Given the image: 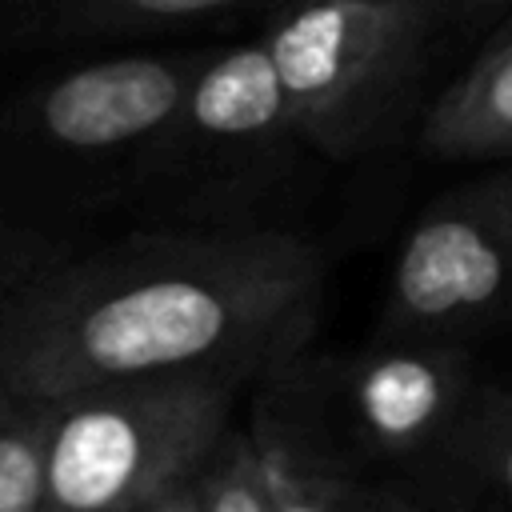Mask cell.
I'll list each match as a JSON object with an SVG mask.
<instances>
[{"label":"cell","instance_id":"12","mask_svg":"<svg viewBox=\"0 0 512 512\" xmlns=\"http://www.w3.org/2000/svg\"><path fill=\"white\" fill-rule=\"evenodd\" d=\"M196 492L200 512H276L248 428L220 440V448L196 476Z\"/></svg>","mask_w":512,"mask_h":512},{"label":"cell","instance_id":"1","mask_svg":"<svg viewBox=\"0 0 512 512\" xmlns=\"http://www.w3.org/2000/svg\"><path fill=\"white\" fill-rule=\"evenodd\" d=\"M320 308L324 256L296 232H140L0 300V380L32 404L164 376L264 384L308 348Z\"/></svg>","mask_w":512,"mask_h":512},{"label":"cell","instance_id":"3","mask_svg":"<svg viewBox=\"0 0 512 512\" xmlns=\"http://www.w3.org/2000/svg\"><path fill=\"white\" fill-rule=\"evenodd\" d=\"M436 36L424 0H272L260 28L300 144L332 160L400 132Z\"/></svg>","mask_w":512,"mask_h":512},{"label":"cell","instance_id":"10","mask_svg":"<svg viewBox=\"0 0 512 512\" xmlns=\"http://www.w3.org/2000/svg\"><path fill=\"white\" fill-rule=\"evenodd\" d=\"M272 0H64L60 24L68 32H152V28H184L232 20L252 8H268Z\"/></svg>","mask_w":512,"mask_h":512},{"label":"cell","instance_id":"11","mask_svg":"<svg viewBox=\"0 0 512 512\" xmlns=\"http://www.w3.org/2000/svg\"><path fill=\"white\" fill-rule=\"evenodd\" d=\"M44 508V404L0 380V512Z\"/></svg>","mask_w":512,"mask_h":512},{"label":"cell","instance_id":"2","mask_svg":"<svg viewBox=\"0 0 512 512\" xmlns=\"http://www.w3.org/2000/svg\"><path fill=\"white\" fill-rule=\"evenodd\" d=\"M488 388L456 340L376 336L328 356L304 348L260 384L256 412L340 472L428 512H468L484 492Z\"/></svg>","mask_w":512,"mask_h":512},{"label":"cell","instance_id":"14","mask_svg":"<svg viewBox=\"0 0 512 512\" xmlns=\"http://www.w3.org/2000/svg\"><path fill=\"white\" fill-rule=\"evenodd\" d=\"M436 28H460V32H476V28H492L496 20H504L512 12V0H424Z\"/></svg>","mask_w":512,"mask_h":512},{"label":"cell","instance_id":"8","mask_svg":"<svg viewBox=\"0 0 512 512\" xmlns=\"http://www.w3.org/2000/svg\"><path fill=\"white\" fill-rule=\"evenodd\" d=\"M420 148L448 164L512 160V12L424 108Z\"/></svg>","mask_w":512,"mask_h":512},{"label":"cell","instance_id":"6","mask_svg":"<svg viewBox=\"0 0 512 512\" xmlns=\"http://www.w3.org/2000/svg\"><path fill=\"white\" fill-rule=\"evenodd\" d=\"M292 148H300V136L268 48L256 36L204 52L172 128L148 156V168L240 188L276 176Z\"/></svg>","mask_w":512,"mask_h":512},{"label":"cell","instance_id":"7","mask_svg":"<svg viewBox=\"0 0 512 512\" xmlns=\"http://www.w3.org/2000/svg\"><path fill=\"white\" fill-rule=\"evenodd\" d=\"M204 52H136L80 64L28 100L40 140L72 156L132 152L148 164L172 128Z\"/></svg>","mask_w":512,"mask_h":512},{"label":"cell","instance_id":"16","mask_svg":"<svg viewBox=\"0 0 512 512\" xmlns=\"http://www.w3.org/2000/svg\"><path fill=\"white\" fill-rule=\"evenodd\" d=\"M0 300H4V296H0Z\"/></svg>","mask_w":512,"mask_h":512},{"label":"cell","instance_id":"15","mask_svg":"<svg viewBox=\"0 0 512 512\" xmlns=\"http://www.w3.org/2000/svg\"><path fill=\"white\" fill-rule=\"evenodd\" d=\"M144 512H200V492H196V480H192V484L172 488V492H168V496H160V500H152Z\"/></svg>","mask_w":512,"mask_h":512},{"label":"cell","instance_id":"4","mask_svg":"<svg viewBox=\"0 0 512 512\" xmlns=\"http://www.w3.org/2000/svg\"><path fill=\"white\" fill-rule=\"evenodd\" d=\"M240 388L228 376H164L44 404L40 512H144L192 484L232 432Z\"/></svg>","mask_w":512,"mask_h":512},{"label":"cell","instance_id":"5","mask_svg":"<svg viewBox=\"0 0 512 512\" xmlns=\"http://www.w3.org/2000/svg\"><path fill=\"white\" fill-rule=\"evenodd\" d=\"M512 312V160L440 192L404 232L380 336L456 340Z\"/></svg>","mask_w":512,"mask_h":512},{"label":"cell","instance_id":"13","mask_svg":"<svg viewBox=\"0 0 512 512\" xmlns=\"http://www.w3.org/2000/svg\"><path fill=\"white\" fill-rule=\"evenodd\" d=\"M480 476L512 512V388H488L480 420Z\"/></svg>","mask_w":512,"mask_h":512},{"label":"cell","instance_id":"9","mask_svg":"<svg viewBox=\"0 0 512 512\" xmlns=\"http://www.w3.org/2000/svg\"><path fill=\"white\" fill-rule=\"evenodd\" d=\"M248 436L276 512H428L372 480L316 460L260 412H252Z\"/></svg>","mask_w":512,"mask_h":512}]
</instances>
